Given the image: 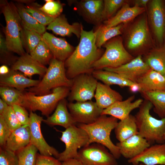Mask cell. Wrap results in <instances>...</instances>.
<instances>
[{"label": "cell", "instance_id": "1", "mask_svg": "<svg viewBox=\"0 0 165 165\" xmlns=\"http://www.w3.org/2000/svg\"><path fill=\"white\" fill-rule=\"evenodd\" d=\"M79 42L72 54L64 61L67 77L73 79L83 74H92L94 64L104 53L96 44V35L93 30L82 29Z\"/></svg>", "mask_w": 165, "mask_h": 165}, {"label": "cell", "instance_id": "2", "mask_svg": "<svg viewBox=\"0 0 165 165\" xmlns=\"http://www.w3.org/2000/svg\"><path fill=\"white\" fill-rule=\"evenodd\" d=\"M118 123V119L110 116L101 115L90 124L78 123L77 126L83 129L89 138V145L93 143L101 144L108 149L116 159L121 156L118 147L111 141L110 135Z\"/></svg>", "mask_w": 165, "mask_h": 165}, {"label": "cell", "instance_id": "3", "mask_svg": "<svg viewBox=\"0 0 165 165\" xmlns=\"http://www.w3.org/2000/svg\"><path fill=\"white\" fill-rule=\"evenodd\" d=\"M153 107L149 101L144 100L135 116L139 134L151 145L155 142L164 143L165 117L156 119L150 114Z\"/></svg>", "mask_w": 165, "mask_h": 165}, {"label": "cell", "instance_id": "4", "mask_svg": "<svg viewBox=\"0 0 165 165\" xmlns=\"http://www.w3.org/2000/svg\"><path fill=\"white\" fill-rule=\"evenodd\" d=\"M1 11L5 18V39L9 50L20 56L25 53L20 38L21 20L15 4L7 1H0Z\"/></svg>", "mask_w": 165, "mask_h": 165}, {"label": "cell", "instance_id": "5", "mask_svg": "<svg viewBox=\"0 0 165 165\" xmlns=\"http://www.w3.org/2000/svg\"><path fill=\"white\" fill-rule=\"evenodd\" d=\"M73 82V79H69L67 76L64 62L53 58L42 79L37 85L27 90L37 95H42L49 94L51 90L58 87L70 88Z\"/></svg>", "mask_w": 165, "mask_h": 165}, {"label": "cell", "instance_id": "6", "mask_svg": "<svg viewBox=\"0 0 165 165\" xmlns=\"http://www.w3.org/2000/svg\"><path fill=\"white\" fill-rule=\"evenodd\" d=\"M127 31L125 43L131 53L137 57L144 55L152 49V40L145 14L135 21Z\"/></svg>", "mask_w": 165, "mask_h": 165}, {"label": "cell", "instance_id": "7", "mask_svg": "<svg viewBox=\"0 0 165 165\" xmlns=\"http://www.w3.org/2000/svg\"><path fill=\"white\" fill-rule=\"evenodd\" d=\"M105 50L101 57L93 64L94 70L105 68H115L131 61L134 57L124 47L122 37H115L105 42L103 46Z\"/></svg>", "mask_w": 165, "mask_h": 165}, {"label": "cell", "instance_id": "8", "mask_svg": "<svg viewBox=\"0 0 165 165\" xmlns=\"http://www.w3.org/2000/svg\"><path fill=\"white\" fill-rule=\"evenodd\" d=\"M70 88L62 86L52 90L49 94L37 95L30 92H25L23 107L30 111H40L48 117L55 109L59 102L68 96Z\"/></svg>", "mask_w": 165, "mask_h": 165}, {"label": "cell", "instance_id": "9", "mask_svg": "<svg viewBox=\"0 0 165 165\" xmlns=\"http://www.w3.org/2000/svg\"><path fill=\"white\" fill-rule=\"evenodd\" d=\"M60 140L65 145V149L60 153L58 159L63 162L71 159H77L79 149L89 145V138L86 132L76 125L61 131Z\"/></svg>", "mask_w": 165, "mask_h": 165}, {"label": "cell", "instance_id": "10", "mask_svg": "<svg viewBox=\"0 0 165 165\" xmlns=\"http://www.w3.org/2000/svg\"><path fill=\"white\" fill-rule=\"evenodd\" d=\"M106 148L93 143L81 148L77 160L81 165H118L116 159Z\"/></svg>", "mask_w": 165, "mask_h": 165}, {"label": "cell", "instance_id": "11", "mask_svg": "<svg viewBox=\"0 0 165 165\" xmlns=\"http://www.w3.org/2000/svg\"><path fill=\"white\" fill-rule=\"evenodd\" d=\"M73 79L68 99L71 102L91 101L94 97L98 82L92 74L79 75Z\"/></svg>", "mask_w": 165, "mask_h": 165}, {"label": "cell", "instance_id": "12", "mask_svg": "<svg viewBox=\"0 0 165 165\" xmlns=\"http://www.w3.org/2000/svg\"><path fill=\"white\" fill-rule=\"evenodd\" d=\"M43 120L42 117L30 111L28 124L30 133V144L37 148L40 154L46 156H53L58 159L60 153L55 148L47 143L42 133L41 125Z\"/></svg>", "mask_w": 165, "mask_h": 165}, {"label": "cell", "instance_id": "13", "mask_svg": "<svg viewBox=\"0 0 165 165\" xmlns=\"http://www.w3.org/2000/svg\"><path fill=\"white\" fill-rule=\"evenodd\" d=\"M69 112L77 123L90 124L101 115L103 110L100 108L96 102H71L67 104Z\"/></svg>", "mask_w": 165, "mask_h": 165}, {"label": "cell", "instance_id": "14", "mask_svg": "<svg viewBox=\"0 0 165 165\" xmlns=\"http://www.w3.org/2000/svg\"><path fill=\"white\" fill-rule=\"evenodd\" d=\"M150 69L143 60L142 55H139L117 68H105L103 69L117 73L128 80L137 83L138 80Z\"/></svg>", "mask_w": 165, "mask_h": 165}, {"label": "cell", "instance_id": "15", "mask_svg": "<svg viewBox=\"0 0 165 165\" xmlns=\"http://www.w3.org/2000/svg\"><path fill=\"white\" fill-rule=\"evenodd\" d=\"M148 16L154 35L157 40L162 42L165 32V9L161 0L149 1Z\"/></svg>", "mask_w": 165, "mask_h": 165}, {"label": "cell", "instance_id": "16", "mask_svg": "<svg viewBox=\"0 0 165 165\" xmlns=\"http://www.w3.org/2000/svg\"><path fill=\"white\" fill-rule=\"evenodd\" d=\"M128 162L133 165H138L139 163L145 165H165V145H150L138 155L128 160Z\"/></svg>", "mask_w": 165, "mask_h": 165}, {"label": "cell", "instance_id": "17", "mask_svg": "<svg viewBox=\"0 0 165 165\" xmlns=\"http://www.w3.org/2000/svg\"><path fill=\"white\" fill-rule=\"evenodd\" d=\"M42 40L48 46L53 58L64 62L75 49L65 39L57 37L46 32L42 35Z\"/></svg>", "mask_w": 165, "mask_h": 165}, {"label": "cell", "instance_id": "18", "mask_svg": "<svg viewBox=\"0 0 165 165\" xmlns=\"http://www.w3.org/2000/svg\"><path fill=\"white\" fill-rule=\"evenodd\" d=\"M10 69L18 71L31 78L35 75L42 78L47 68L34 59L30 54L25 53L17 58Z\"/></svg>", "mask_w": 165, "mask_h": 165}, {"label": "cell", "instance_id": "19", "mask_svg": "<svg viewBox=\"0 0 165 165\" xmlns=\"http://www.w3.org/2000/svg\"><path fill=\"white\" fill-rule=\"evenodd\" d=\"M134 95L129 97L124 101H117L108 108L103 109L101 115H108L120 120L124 119L130 115L134 109L139 108L144 100L139 98L133 101Z\"/></svg>", "mask_w": 165, "mask_h": 165}, {"label": "cell", "instance_id": "20", "mask_svg": "<svg viewBox=\"0 0 165 165\" xmlns=\"http://www.w3.org/2000/svg\"><path fill=\"white\" fill-rule=\"evenodd\" d=\"M121 155L129 160L142 152L151 145L139 134L116 143Z\"/></svg>", "mask_w": 165, "mask_h": 165}, {"label": "cell", "instance_id": "21", "mask_svg": "<svg viewBox=\"0 0 165 165\" xmlns=\"http://www.w3.org/2000/svg\"><path fill=\"white\" fill-rule=\"evenodd\" d=\"M79 12L87 21L95 24H100L103 21L104 0H83L78 3Z\"/></svg>", "mask_w": 165, "mask_h": 165}, {"label": "cell", "instance_id": "22", "mask_svg": "<svg viewBox=\"0 0 165 165\" xmlns=\"http://www.w3.org/2000/svg\"><path fill=\"white\" fill-rule=\"evenodd\" d=\"M40 81L39 80L28 78L22 73L11 69L7 74L0 75V86L13 87L21 91L36 86Z\"/></svg>", "mask_w": 165, "mask_h": 165}, {"label": "cell", "instance_id": "23", "mask_svg": "<svg viewBox=\"0 0 165 165\" xmlns=\"http://www.w3.org/2000/svg\"><path fill=\"white\" fill-rule=\"evenodd\" d=\"M67 104L65 98L61 100L53 114L47 117L46 119H44L43 122L50 126L58 125L65 129L76 125L77 123L68 110Z\"/></svg>", "mask_w": 165, "mask_h": 165}, {"label": "cell", "instance_id": "24", "mask_svg": "<svg viewBox=\"0 0 165 165\" xmlns=\"http://www.w3.org/2000/svg\"><path fill=\"white\" fill-rule=\"evenodd\" d=\"M145 11V9L136 5L130 7L127 2L114 16L104 21V24L109 28L116 26L121 24L125 25L133 20L138 16L143 13Z\"/></svg>", "mask_w": 165, "mask_h": 165}, {"label": "cell", "instance_id": "25", "mask_svg": "<svg viewBox=\"0 0 165 165\" xmlns=\"http://www.w3.org/2000/svg\"><path fill=\"white\" fill-rule=\"evenodd\" d=\"M46 29L51 30L55 34L63 36H70L74 34L79 38H80L83 28L79 23L70 24L65 16L60 15L48 25Z\"/></svg>", "mask_w": 165, "mask_h": 165}, {"label": "cell", "instance_id": "26", "mask_svg": "<svg viewBox=\"0 0 165 165\" xmlns=\"http://www.w3.org/2000/svg\"><path fill=\"white\" fill-rule=\"evenodd\" d=\"M94 97L98 107L103 110L115 102L123 100L122 95L110 86L98 82Z\"/></svg>", "mask_w": 165, "mask_h": 165}, {"label": "cell", "instance_id": "27", "mask_svg": "<svg viewBox=\"0 0 165 165\" xmlns=\"http://www.w3.org/2000/svg\"><path fill=\"white\" fill-rule=\"evenodd\" d=\"M30 134L28 125L21 126L12 131L3 148L16 153L30 144Z\"/></svg>", "mask_w": 165, "mask_h": 165}, {"label": "cell", "instance_id": "28", "mask_svg": "<svg viewBox=\"0 0 165 165\" xmlns=\"http://www.w3.org/2000/svg\"><path fill=\"white\" fill-rule=\"evenodd\" d=\"M141 91H165V76L150 69L141 77L137 83Z\"/></svg>", "mask_w": 165, "mask_h": 165}, {"label": "cell", "instance_id": "29", "mask_svg": "<svg viewBox=\"0 0 165 165\" xmlns=\"http://www.w3.org/2000/svg\"><path fill=\"white\" fill-rule=\"evenodd\" d=\"M144 55L143 59L150 69L165 76V45L152 49Z\"/></svg>", "mask_w": 165, "mask_h": 165}, {"label": "cell", "instance_id": "30", "mask_svg": "<svg viewBox=\"0 0 165 165\" xmlns=\"http://www.w3.org/2000/svg\"><path fill=\"white\" fill-rule=\"evenodd\" d=\"M92 75L97 79L109 86L117 85L121 87H129L136 83L125 78L117 73L104 70H94Z\"/></svg>", "mask_w": 165, "mask_h": 165}, {"label": "cell", "instance_id": "31", "mask_svg": "<svg viewBox=\"0 0 165 165\" xmlns=\"http://www.w3.org/2000/svg\"><path fill=\"white\" fill-rule=\"evenodd\" d=\"M114 129L116 138L119 142L138 134L135 116L131 114L118 122Z\"/></svg>", "mask_w": 165, "mask_h": 165}, {"label": "cell", "instance_id": "32", "mask_svg": "<svg viewBox=\"0 0 165 165\" xmlns=\"http://www.w3.org/2000/svg\"><path fill=\"white\" fill-rule=\"evenodd\" d=\"M125 25L121 24L116 26L108 27L101 24L94 31L96 35V44L97 47L101 48L108 41L122 33Z\"/></svg>", "mask_w": 165, "mask_h": 165}, {"label": "cell", "instance_id": "33", "mask_svg": "<svg viewBox=\"0 0 165 165\" xmlns=\"http://www.w3.org/2000/svg\"><path fill=\"white\" fill-rule=\"evenodd\" d=\"M145 100L154 106L153 111L161 118L165 117V91H151L140 92Z\"/></svg>", "mask_w": 165, "mask_h": 165}, {"label": "cell", "instance_id": "34", "mask_svg": "<svg viewBox=\"0 0 165 165\" xmlns=\"http://www.w3.org/2000/svg\"><path fill=\"white\" fill-rule=\"evenodd\" d=\"M21 20L22 24L27 28L43 35L45 32V26L42 25L26 10L24 6L19 3L15 5Z\"/></svg>", "mask_w": 165, "mask_h": 165}, {"label": "cell", "instance_id": "35", "mask_svg": "<svg viewBox=\"0 0 165 165\" xmlns=\"http://www.w3.org/2000/svg\"><path fill=\"white\" fill-rule=\"evenodd\" d=\"M25 92L16 88L6 86L0 87L1 98L10 106L18 105L23 106Z\"/></svg>", "mask_w": 165, "mask_h": 165}, {"label": "cell", "instance_id": "36", "mask_svg": "<svg viewBox=\"0 0 165 165\" xmlns=\"http://www.w3.org/2000/svg\"><path fill=\"white\" fill-rule=\"evenodd\" d=\"M20 38L23 47L30 53L42 40V35L27 28L22 24Z\"/></svg>", "mask_w": 165, "mask_h": 165}, {"label": "cell", "instance_id": "37", "mask_svg": "<svg viewBox=\"0 0 165 165\" xmlns=\"http://www.w3.org/2000/svg\"><path fill=\"white\" fill-rule=\"evenodd\" d=\"M29 54L34 59L45 66L49 64L53 58L49 47L42 39Z\"/></svg>", "mask_w": 165, "mask_h": 165}, {"label": "cell", "instance_id": "38", "mask_svg": "<svg viewBox=\"0 0 165 165\" xmlns=\"http://www.w3.org/2000/svg\"><path fill=\"white\" fill-rule=\"evenodd\" d=\"M38 149L30 144L16 152L18 158V165H35Z\"/></svg>", "mask_w": 165, "mask_h": 165}, {"label": "cell", "instance_id": "39", "mask_svg": "<svg viewBox=\"0 0 165 165\" xmlns=\"http://www.w3.org/2000/svg\"><path fill=\"white\" fill-rule=\"evenodd\" d=\"M26 10L42 25L45 26L49 25L56 18L50 16L41 10V6L37 3H31L24 6Z\"/></svg>", "mask_w": 165, "mask_h": 165}, {"label": "cell", "instance_id": "40", "mask_svg": "<svg viewBox=\"0 0 165 165\" xmlns=\"http://www.w3.org/2000/svg\"><path fill=\"white\" fill-rule=\"evenodd\" d=\"M127 2V1L124 0H104L103 21L107 20L112 17L118 9Z\"/></svg>", "mask_w": 165, "mask_h": 165}, {"label": "cell", "instance_id": "41", "mask_svg": "<svg viewBox=\"0 0 165 165\" xmlns=\"http://www.w3.org/2000/svg\"><path fill=\"white\" fill-rule=\"evenodd\" d=\"M46 3L41 6L40 9L47 15L56 18L61 15L63 9V6L59 1L45 0Z\"/></svg>", "mask_w": 165, "mask_h": 165}, {"label": "cell", "instance_id": "42", "mask_svg": "<svg viewBox=\"0 0 165 165\" xmlns=\"http://www.w3.org/2000/svg\"><path fill=\"white\" fill-rule=\"evenodd\" d=\"M0 115L2 116L11 131L21 126L12 106H9L4 113Z\"/></svg>", "mask_w": 165, "mask_h": 165}, {"label": "cell", "instance_id": "43", "mask_svg": "<svg viewBox=\"0 0 165 165\" xmlns=\"http://www.w3.org/2000/svg\"><path fill=\"white\" fill-rule=\"evenodd\" d=\"M18 162L16 152L0 147V165H18Z\"/></svg>", "mask_w": 165, "mask_h": 165}, {"label": "cell", "instance_id": "44", "mask_svg": "<svg viewBox=\"0 0 165 165\" xmlns=\"http://www.w3.org/2000/svg\"><path fill=\"white\" fill-rule=\"evenodd\" d=\"M13 111L21 126L28 125L29 114L24 107L18 105L12 106Z\"/></svg>", "mask_w": 165, "mask_h": 165}, {"label": "cell", "instance_id": "45", "mask_svg": "<svg viewBox=\"0 0 165 165\" xmlns=\"http://www.w3.org/2000/svg\"><path fill=\"white\" fill-rule=\"evenodd\" d=\"M3 118L0 115V147H4L6 141L11 133Z\"/></svg>", "mask_w": 165, "mask_h": 165}, {"label": "cell", "instance_id": "46", "mask_svg": "<svg viewBox=\"0 0 165 165\" xmlns=\"http://www.w3.org/2000/svg\"><path fill=\"white\" fill-rule=\"evenodd\" d=\"M35 165H62V163L58 159L52 156L37 153Z\"/></svg>", "mask_w": 165, "mask_h": 165}, {"label": "cell", "instance_id": "47", "mask_svg": "<svg viewBox=\"0 0 165 165\" xmlns=\"http://www.w3.org/2000/svg\"><path fill=\"white\" fill-rule=\"evenodd\" d=\"M9 51L7 46L5 38L0 34V52L1 61L4 62H7V60L12 59L10 57Z\"/></svg>", "mask_w": 165, "mask_h": 165}, {"label": "cell", "instance_id": "48", "mask_svg": "<svg viewBox=\"0 0 165 165\" xmlns=\"http://www.w3.org/2000/svg\"><path fill=\"white\" fill-rule=\"evenodd\" d=\"M149 1V0H135L133 2L134 5L146 9Z\"/></svg>", "mask_w": 165, "mask_h": 165}, {"label": "cell", "instance_id": "49", "mask_svg": "<svg viewBox=\"0 0 165 165\" xmlns=\"http://www.w3.org/2000/svg\"><path fill=\"white\" fill-rule=\"evenodd\" d=\"M62 165H81L79 161L75 159H71L62 162Z\"/></svg>", "mask_w": 165, "mask_h": 165}, {"label": "cell", "instance_id": "50", "mask_svg": "<svg viewBox=\"0 0 165 165\" xmlns=\"http://www.w3.org/2000/svg\"><path fill=\"white\" fill-rule=\"evenodd\" d=\"M9 106L2 98L0 99V115L2 114Z\"/></svg>", "mask_w": 165, "mask_h": 165}, {"label": "cell", "instance_id": "51", "mask_svg": "<svg viewBox=\"0 0 165 165\" xmlns=\"http://www.w3.org/2000/svg\"><path fill=\"white\" fill-rule=\"evenodd\" d=\"M10 69L5 64L2 65L0 67V75H5L8 74Z\"/></svg>", "mask_w": 165, "mask_h": 165}, {"label": "cell", "instance_id": "52", "mask_svg": "<svg viewBox=\"0 0 165 165\" xmlns=\"http://www.w3.org/2000/svg\"><path fill=\"white\" fill-rule=\"evenodd\" d=\"M130 91L133 93L140 92L141 88L139 85L137 83H135L129 87Z\"/></svg>", "mask_w": 165, "mask_h": 165}, {"label": "cell", "instance_id": "53", "mask_svg": "<svg viewBox=\"0 0 165 165\" xmlns=\"http://www.w3.org/2000/svg\"><path fill=\"white\" fill-rule=\"evenodd\" d=\"M18 1L17 2H19V3H32V2H33V1L32 0H18L16 1Z\"/></svg>", "mask_w": 165, "mask_h": 165}, {"label": "cell", "instance_id": "54", "mask_svg": "<svg viewBox=\"0 0 165 165\" xmlns=\"http://www.w3.org/2000/svg\"><path fill=\"white\" fill-rule=\"evenodd\" d=\"M164 144H165V133L164 134Z\"/></svg>", "mask_w": 165, "mask_h": 165}, {"label": "cell", "instance_id": "55", "mask_svg": "<svg viewBox=\"0 0 165 165\" xmlns=\"http://www.w3.org/2000/svg\"><path fill=\"white\" fill-rule=\"evenodd\" d=\"M138 165H145L143 163H141L140 164H139Z\"/></svg>", "mask_w": 165, "mask_h": 165}]
</instances>
